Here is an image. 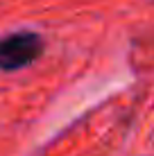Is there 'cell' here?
Wrapping results in <instances>:
<instances>
[{
  "mask_svg": "<svg viewBox=\"0 0 154 156\" xmlns=\"http://www.w3.org/2000/svg\"><path fill=\"white\" fill-rule=\"evenodd\" d=\"M45 41L39 32H12V34L0 39V70L12 73L34 63L43 55Z\"/></svg>",
  "mask_w": 154,
  "mask_h": 156,
  "instance_id": "obj_1",
  "label": "cell"
}]
</instances>
